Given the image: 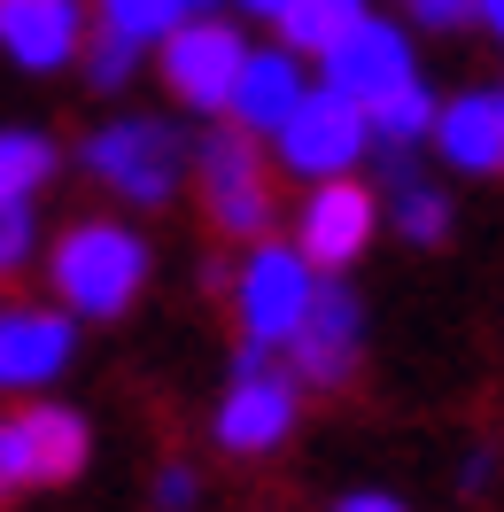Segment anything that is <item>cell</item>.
Instances as JSON below:
<instances>
[{
  "mask_svg": "<svg viewBox=\"0 0 504 512\" xmlns=\"http://www.w3.org/2000/svg\"><path fill=\"white\" fill-rule=\"evenodd\" d=\"M435 148L458 171H481V179H497L504 171V94L497 86H473V94L442 101L435 117Z\"/></svg>",
  "mask_w": 504,
  "mask_h": 512,
  "instance_id": "obj_14",
  "label": "cell"
},
{
  "mask_svg": "<svg viewBox=\"0 0 504 512\" xmlns=\"http://www.w3.org/2000/svg\"><path fill=\"white\" fill-rule=\"evenodd\" d=\"M365 148H373V117H365L357 101H342L334 86H311V101H303V109L287 117V132H280V163L295 179H311V187L349 179Z\"/></svg>",
  "mask_w": 504,
  "mask_h": 512,
  "instance_id": "obj_7",
  "label": "cell"
},
{
  "mask_svg": "<svg viewBox=\"0 0 504 512\" xmlns=\"http://www.w3.org/2000/svg\"><path fill=\"white\" fill-rule=\"evenodd\" d=\"M365 117H373V140L388 148V156H411V140H435V117H442V101L427 94L419 78H411L404 94H388L380 109H365Z\"/></svg>",
  "mask_w": 504,
  "mask_h": 512,
  "instance_id": "obj_19",
  "label": "cell"
},
{
  "mask_svg": "<svg viewBox=\"0 0 504 512\" xmlns=\"http://www.w3.org/2000/svg\"><path fill=\"white\" fill-rule=\"evenodd\" d=\"M86 171H94L109 194L156 210V202H171L179 179H187V140L163 125V117H117V125H101L94 140H86Z\"/></svg>",
  "mask_w": 504,
  "mask_h": 512,
  "instance_id": "obj_3",
  "label": "cell"
},
{
  "mask_svg": "<svg viewBox=\"0 0 504 512\" xmlns=\"http://www.w3.org/2000/svg\"><path fill=\"white\" fill-rule=\"evenodd\" d=\"M303 101H311L303 55H287V47H256L249 70H241V86H233V109H225V117L249 132V140H256V132H272V140H280L287 117H295Z\"/></svg>",
  "mask_w": 504,
  "mask_h": 512,
  "instance_id": "obj_13",
  "label": "cell"
},
{
  "mask_svg": "<svg viewBox=\"0 0 504 512\" xmlns=\"http://www.w3.org/2000/svg\"><path fill=\"white\" fill-rule=\"evenodd\" d=\"M311 256L287 249V241H256L249 264L233 272V311H241V350H272V342H295L303 319H311Z\"/></svg>",
  "mask_w": 504,
  "mask_h": 512,
  "instance_id": "obj_4",
  "label": "cell"
},
{
  "mask_svg": "<svg viewBox=\"0 0 504 512\" xmlns=\"http://www.w3.org/2000/svg\"><path fill=\"white\" fill-rule=\"evenodd\" d=\"M156 505H163V512H187V505H194V474H187V466H171V474L156 481Z\"/></svg>",
  "mask_w": 504,
  "mask_h": 512,
  "instance_id": "obj_24",
  "label": "cell"
},
{
  "mask_svg": "<svg viewBox=\"0 0 504 512\" xmlns=\"http://www.w3.org/2000/svg\"><path fill=\"white\" fill-rule=\"evenodd\" d=\"M210 8H218V0H187V16H210Z\"/></svg>",
  "mask_w": 504,
  "mask_h": 512,
  "instance_id": "obj_28",
  "label": "cell"
},
{
  "mask_svg": "<svg viewBox=\"0 0 504 512\" xmlns=\"http://www.w3.org/2000/svg\"><path fill=\"white\" fill-rule=\"evenodd\" d=\"M357 326H365L357 295H349L342 280H318L311 319H303V334L287 342V357H295V381H311L318 396H342V388L357 381V365H365V342H357Z\"/></svg>",
  "mask_w": 504,
  "mask_h": 512,
  "instance_id": "obj_9",
  "label": "cell"
},
{
  "mask_svg": "<svg viewBox=\"0 0 504 512\" xmlns=\"http://www.w3.org/2000/svg\"><path fill=\"white\" fill-rule=\"evenodd\" d=\"M47 280L86 319H125L132 295L148 288V241L117 218H78L47 256Z\"/></svg>",
  "mask_w": 504,
  "mask_h": 512,
  "instance_id": "obj_1",
  "label": "cell"
},
{
  "mask_svg": "<svg viewBox=\"0 0 504 512\" xmlns=\"http://www.w3.org/2000/svg\"><path fill=\"white\" fill-rule=\"evenodd\" d=\"M287 427H295V381L264 365V350H241V373L225 388L218 404V443L233 458H264V450L287 443Z\"/></svg>",
  "mask_w": 504,
  "mask_h": 512,
  "instance_id": "obj_8",
  "label": "cell"
},
{
  "mask_svg": "<svg viewBox=\"0 0 504 512\" xmlns=\"http://www.w3.org/2000/svg\"><path fill=\"white\" fill-rule=\"evenodd\" d=\"M411 16H419V24H435V32H458V24L481 16V0H411Z\"/></svg>",
  "mask_w": 504,
  "mask_h": 512,
  "instance_id": "obj_23",
  "label": "cell"
},
{
  "mask_svg": "<svg viewBox=\"0 0 504 512\" xmlns=\"http://www.w3.org/2000/svg\"><path fill=\"white\" fill-rule=\"evenodd\" d=\"M86 0H0V47L24 70H63L86 55Z\"/></svg>",
  "mask_w": 504,
  "mask_h": 512,
  "instance_id": "obj_12",
  "label": "cell"
},
{
  "mask_svg": "<svg viewBox=\"0 0 504 512\" xmlns=\"http://www.w3.org/2000/svg\"><path fill=\"white\" fill-rule=\"evenodd\" d=\"M24 256H32V202H0V280L24 272Z\"/></svg>",
  "mask_w": 504,
  "mask_h": 512,
  "instance_id": "obj_22",
  "label": "cell"
},
{
  "mask_svg": "<svg viewBox=\"0 0 504 512\" xmlns=\"http://www.w3.org/2000/svg\"><path fill=\"white\" fill-rule=\"evenodd\" d=\"M365 16H373L365 0H287L280 16H272V32H280L287 55H318V63H326Z\"/></svg>",
  "mask_w": 504,
  "mask_h": 512,
  "instance_id": "obj_16",
  "label": "cell"
},
{
  "mask_svg": "<svg viewBox=\"0 0 504 512\" xmlns=\"http://www.w3.org/2000/svg\"><path fill=\"white\" fill-rule=\"evenodd\" d=\"M78 63H86V78H94L101 94H117V86H132V70H140V47L94 24V39H86V55H78Z\"/></svg>",
  "mask_w": 504,
  "mask_h": 512,
  "instance_id": "obj_21",
  "label": "cell"
},
{
  "mask_svg": "<svg viewBox=\"0 0 504 512\" xmlns=\"http://www.w3.org/2000/svg\"><path fill=\"white\" fill-rule=\"evenodd\" d=\"M55 163H63V148L47 140V132H0V202H32L47 179H55Z\"/></svg>",
  "mask_w": 504,
  "mask_h": 512,
  "instance_id": "obj_18",
  "label": "cell"
},
{
  "mask_svg": "<svg viewBox=\"0 0 504 512\" xmlns=\"http://www.w3.org/2000/svg\"><path fill=\"white\" fill-rule=\"evenodd\" d=\"M86 466V419L63 404H16L0 419V505L16 489H55Z\"/></svg>",
  "mask_w": 504,
  "mask_h": 512,
  "instance_id": "obj_5",
  "label": "cell"
},
{
  "mask_svg": "<svg viewBox=\"0 0 504 512\" xmlns=\"http://www.w3.org/2000/svg\"><path fill=\"white\" fill-rule=\"evenodd\" d=\"M373 225H380L373 187H357V179H326V187L303 194V218H295V249L311 256L318 272H342V264H357V256H365Z\"/></svg>",
  "mask_w": 504,
  "mask_h": 512,
  "instance_id": "obj_11",
  "label": "cell"
},
{
  "mask_svg": "<svg viewBox=\"0 0 504 512\" xmlns=\"http://www.w3.org/2000/svg\"><path fill=\"white\" fill-rule=\"evenodd\" d=\"M481 24H489V32L504 39V0H481Z\"/></svg>",
  "mask_w": 504,
  "mask_h": 512,
  "instance_id": "obj_26",
  "label": "cell"
},
{
  "mask_svg": "<svg viewBox=\"0 0 504 512\" xmlns=\"http://www.w3.org/2000/svg\"><path fill=\"white\" fill-rule=\"evenodd\" d=\"M388 218H396V233L419 241V249H435L442 233H450V202L411 171V156H388Z\"/></svg>",
  "mask_w": 504,
  "mask_h": 512,
  "instance_id": "obj_17",
  "label": "cell"
},
{
  "mask_svg": "<svg viewBox=\"0 0 504 512\" xmlns=\"http://www.w3.org/2000/svg\"><path fill=\"white\" fill-rule=\"evenodd\" d=\"M241 8H256V16H280L287 0H241Z\"/></svg>",
  "mask_w": 504,
  "mask_h": 512,
  "instance_id": "obj_27",
  "label": "cell"
},
{
  "mask_svg": "<svg viewBox=\"0 0 504 512\" xmlns=\"http://www.w3.org/2000/svg\"><path fill=\"white\" fill-rule=\"evenodd\" d=\"M318 70H326L318 86H334V94L357 101V109H380L388 94H404L411 78H419V63H411V39L396 32L388 16H365V24H357V32H349Z\"/></svg>",
  "mask_w": 504,
  "mask_h": 512,
  "instance_id": "obj_10",
  "label": "cell"
},
{
  "mask_svg": "<svg viewBox=\"0 0 504 512\" xmlns=\"http://www.w3.org/2000/svg\"><path fill=\"white\" fill-rule=\"evenodd\" d=\"M63 357H70V319H63V311H32V303L0 311V388L55 381Z\"/></svg>",
  "mask_w": 504,
  "mask_h": 512,
  "instance_id": "obj_15",
  "label": "cell"
},
{
  "mask_svg": "<svg viewBox=\"0 0 504 512\" xmlns=\"http://www.w3.org/2000/svg\"><path fill=\"white\" fill-rule=\"evenodd\" d=\"M334 512H404V505H396V497H342Z\"/></svg>",
  "mask_w": 504,
  "mask_h": 512,
  "instance_id": "obj_25",
  "label": "cell"
},
{
  "mask_svg": "<svg viewBox=\"0 0 504 512\" xmlns=\"http://www.w3.org/2000/svg\"><path fill=\"white\" fill-rule=\"evenodd\" d=\"M249 39L233 32V24H218V16H187L179 32L156 47V63H163V86L187 101V109H233V86H241V70H249Z\"/></svg>",
  "mask_w": 504,
  "mask_h": 512,
  "instance_id": "obj_6",
  "label": "cell"
},
{
  "mask_svg": "<svg viewBox=\"0 0 504 512\" xmlns=\"http://www.w3.org/2000/svg\"><path fill=\"white\" fill-rule=\"evenodd\" d=\"M101 32L132 39V47H163V39L187 24V0H94Z\"/></svg>",
  "mask_w": 504,
  "mask_h": 512,
  "instance_id": "obj_20",
  "label": "cell"
},
{
  "mask_svg": "<svg viewBox=\"0 0 504 512\" xmlns=\"http://www.w3.org/2000/svg\"><path fill=\"white\" fill-rule=\"evenodd\" d=\"M194 179H202V210L225 241H264L280 218V179L241 125H218L210 140H194Z\"/></svg>",
  "mask_w": 504,
  "mask_h": 512,
  "instance_id": "obj_2",
  "label": "cell"
}]
</instances>
